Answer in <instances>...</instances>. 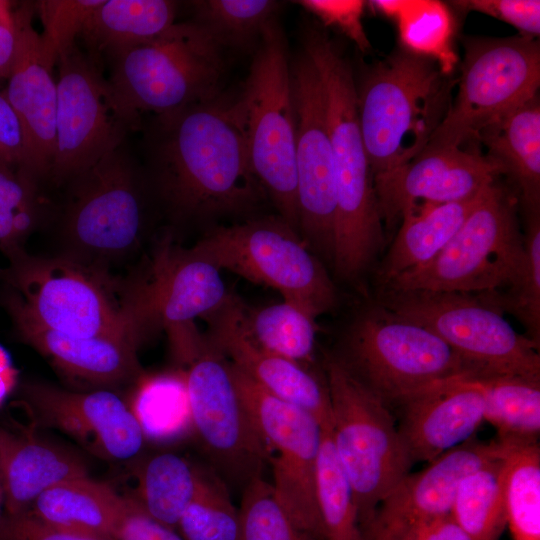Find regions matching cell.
I'll return each mask as SVG.
<instances>
[{"label":"cell","instance_id":"obj_45","mask_svg":"<svg viewBox=\"0 0 540 540\" xmlns=\"http://www.w3.org/2000/svg\"><path fill=\"white\" fill-rule=\"evenodd\" d=\"M306 10L314 14L325 26H331L349 37L362 51L370 48V42L362 25L365 7L360 0H303Z\"/></svg>","mask_w":540,"mask_h":540},{"label":"cell","instance_id":"obj_7","mask_svg":"<svg viewBox=\"0 0 540 540\" xmlns=\"http://www.w3.org/2000/svg\"><path fill=\"white\" fill-rule=\"evenodd\" d=\"M259 42L233 103L257 181L278 216L298 231L293 87L286 37L276 17L265 24Z\"/></svg>","mask_w":540,"mask_h":540},{"label":"cell","instance_id":"obj_14","mask_svg":"<svg viewBox=\"0 0 540 540\" xmlns=\"http://www.w3.org/2000/svg\"><path fill=\"white\" fill-rule=\"evenodd\" d=\"M229 369L267 447L277 500L300 529L323 540L316 490L322 426L310 413L268 393L230 363Z\"/></svg>","mask_w":540,"mask_h":540},{"label":"cell","instance_id":"obj_32","mask_svg":"<svg viewBox=\"0 0 540 540\" xmlns=\"http://www.w3.org/2000/svg\"><path fill=\"white\" fill-rule=\"evenodd\" d=\"M485 396V421L497 431L502 445L538 443L540 378L519 375L474 376Z\"/></svg>","mask_w":540,"mask_h":540},{"label":"cell","instance_id":"obj_26","mask_svg":"<svg viewBox=\"0 0 540 540\" xmlns=\"http://www.w3.org/2000/svg\"><path fill=\"white\" fill-rule=\"evenodd\" d=\"M83 476H88V468L75 451L29 427L19 431L0 423V486L6 517L28 512L45 490Z\"/></svg>","mask_w":540,"mask_h":540},{"label":"cell","instance_id":"obj_10","mask_svg":"<svg viewBox=\"0 0 540 540\" xmlns=\"http://www.w3.org/2000/svg\"><path fill=\"white\" fill-rule=\"evenodd\" d=\"M190 248L221 271L275 289L315 319L338 305L327 266L280 216L215 226Z\"/></svg>","mask_w":540,"mask_h":540},{"label":"cell","instance_id":"obj_11","mask_svg":"<svg viewBox=\"0 0 540 540\" xmlns=\"http://www.w3.org/2000/svg\"><path fill=\"white\" fill-rule=\"evenodd\" d=\"M516 203L495 181L432 261L398 275L382 289L480 294L510 288L524 261Z\"/></svg>","mask_w":540,"mask_h":540},{"label":"cell","instance_id":"obj_56","mask_svg":"<svg viewBox=\"0 0 540 540\" xmlns=\"http://www.w3.org/2000/svg\"><path fill=\"white\" fill-rule=\"evenodd\" d=\"M2 271H3V269H0V278H1V275H2Z\"/></svg>","mask_w":540,"mask_h":540},{"label":"cell","instance_id":"obj_53","mask_svg":"<svg viewBox=\"0 0 540 540\" xmlns=\"http://www.w3.org/2000/svg\"><path fill=\"white\" fill-rule=\"evenodd\" d=\"M0 26L16 29V11L13 10L11 1L0 0Z\"/></svg>","mask_w":540,"mask_h":540},{"label":"cell","instance_id":"obj_39","mask_svg":"<svg viewBox=\"0 0 540 540\" xmlns=\"http://www.w3.org/2000/svg\"><path fill=\"white\" fill-rule=\"evenodd\" d=\"M316 490L323 540H364L354 493L336 456L330 429H323Z\"/></svg>","mask_w":540,"mask_h":540},{"label":"cell","instance_id":"obj_36","mask_svg":"<svg viewBox=\"0 0 540 540\" xmlns=\"http://www.w3.org/2000/svg\"><path fill=\"white\" fill-rule=\"evenodd\" d=\"M132 389L127 402L145 440H174L192 427L185 372L156 376L143 374Z\"/></svg>","mask_w":540,"mask_h":540},{"label":"cell","instance_id":"obj_16","mask_svg":"<svg viewBox=\"0 0 540 540\" xmlns=\"http://www.w3.org/2000/svg\"><path fill=\"white\" fill-rule=\"evenodd\" d=\"M185 383L192 427L216 469L243 487L262 476L267 447L235 388L229 363L205 336Z\"/></svg>","mask_w":540,"mask_h":540},{"label":"cell","instance_id":"obj_48","mask_svg":"<svg viewBox=\"0 0 540 540\" xmlns=\"http://www.w3.org/2000/svg\"><path fill=\"white\" fill-rule=\"evenodd\" d=\"M4 540H114L67 530L26 512L6 517Z\"/></svg>","mask_w":540,"mask_h":540},{"label":"cell","instance_id":"obj_9","mask_svg":"<svg viewBox=\"0 0 540 540\" xmlns=\"http://www.w3.org/2000/svg\"><path fill=\"white\" fill-rule=\"evenodd\" d=\"M331 441L352 487L361 530L414 464L391 408L333 353L324 358Z\"/></svg>","mask_w":540,"mask_h":540},{"label":"cell","instance_id":"obj_49","mask_svg":"<svg viewBox=\"0 0 540 540\" xmlns=\"http://www.w3.org/2000/svg\"><path fill=\"white\" fill-rule=\"evenodd\" d=\"M127 498V513L119 528L116 539L185 540L176 529L154 520L144 512L135 500L130 497Z\"/></svg>","mask_w":540,"mask_h":540},{"label":"cell","instance_id":"obj_25","mask_svg":"<svg viewBox=\"0 0 540 540\" xmlns=\"http://www.w3.org/2000/svg\"><path fill=\"white\" fill-rule=\"evenodd\" d=\"M20 341L65 378L92 390L132 386L144 374L137 343L110 337H74L50 330L29 317L7 311Z\"/></svg>","mask_w":540,"mask_h":540},{"label":"cell","instance_id":"obj_8","mask_svg":"<svg viewBox=\"0 0 540 540\" xmlns=\"http://www.w3.org/2000/svg\"><path fill=\"white\" fill-rule=\"evenodd\" d=\"M338 348L333 354L391 410L437 383L475 376L434 332L379 304L352 318Z\"/></svg>","mask_w":540,"mask_h":540},{"label":"cell","instance_id":"obj_31","mask_svg":"<svg viewBox=\"0 0 540 540\" xmlns=\"http://www.w3.org/2000/svg\"><path fill=\"white\" fill-rule=\"evenodd\" d=\"M368 5L397 24L404 50L433 60L449 76L458 58L452 46L454 19L446 4L435 0H373Z\"/></svg>","mask_w":540,"mask_h":540},{"label":"cell","instance_id":"obj_24","mask_svg":"<svg viewBox=\"0 0 540 540\" xmlns=\"http://www.w3.org/2000/svg\"><path fill=\"white\" fill-rule=\"evenodd\" d=\"M396 408L398 430L413 463H429L469 441L485 421V396L474 376L437 383Z\"/></svg>","mask_w":540,"mask_h":540},{"label":"cell","instance_id":"obj_54","mask_svg":"<svg viewBox=\"0 0 540 540\" xmlns=\"http://www.w3.org/2000/svg\"><path fill=\"white\" fill-rule=\"evenodd\" d=\"M5 524H6V512H5L3 492L0 486V540H4Z\"/></svg>","mask_w":540,"mask_h":540},{"label":"cell","instance_id":"obj_28","mask_svg":"<svg viewBox=\"0 0 540 540\" xmlns=\"http://www.w3.org/2000/svg\"><path fill=\"white\" fill-rule=\"evenodd\" d=\"M485 190L466 200L419 205L405 211L378 270L381 287L398 275L432 261L463 225Z\"/></svg>","mask_w":540,"mask_h":540},{"label":"cell","instance_id":"obj_47","mask_svg":"<svg viewBox=\"0 0 540 540\" xmlns=\"http://www.w3.org/2000/svg\"><path fill=\"white\" fill-rule=\"evenodd\" d=\"M0 165L33 175L23 124L3 91H0Z\"/></svg>","mask_w":540,"mask_h":540},{"label":"cell","instance_id":"obj_29","mask_svg":"<svg viewBox=\"0 0 540 540\" xmlns=\"http://www.w3.org/2000/svg\"><path fill=\"white\" fill-rule=\"evenodd\" d=\"M517 185L528 212L539 211L540 104L538 95L483 128L476 137Z\"/></svg>","mask_w":540,"mask_h":540},{"label":"cell","instance_id":"obj_38","mask_svg":"<svg viewBox=\"0 0 540 540\" xmlns=\"http://www.w3.org/2000/svg\"><path fill=\"white\" fill-rule=\"evenodd\" d=\"M503 446L507 527L513 540H540L539 443Z\"/></svg>","mask_w":540,"mask_h":540},{"label":"cell","instance_id":"obj_42","mask_svg":"<svg viewBox=\"0 0 540 540\" xmlns=\"http://www.w3.org/2000/svg\"><path fill=\"white\" fill-rule=\"evenodd\" d=\"M524 237V261L512 286L501 292L480 293L502 313L512 314L526 336L540 341V219L530 212Z\"/></svg>","mask_w":540,"mask_h":540},{"label":"cell","instance_id":"obj_35","mask_svg":"<svg viewBox=\"0 0 540 540\" xmlns=\"http://www.w3.org/2000/svg\"><path fill=\"white\" fill-rule=\"evenodd\" d=\"M504 472L505 447L457 486L450 515L475 540H499L507 527Z\"/></svg>","mask_w":540,"mask_h":540},{"label":"cell","instance_id":"obj_43","mask_svg":"<svg viewBox=\"0 0 540 540\" xmlns=\"http://www.w3.org/2000/svg\"><path fill=\"white\" fill-rule=\"evenodd\" d=\"M238 512V540H315L291 520L262 476L243 487Z\"/></svg>","mask_w":540,"mask_h":540},{"label":"cell","instance_id":"obj_30","mask_svg":"<svg viewBox=\"0 0 540 540\" xmlns=\"http://www.w3.org/2000/svg\"><path fill=\"white\" fill-rule=\"evenodd\" d=\"M177 6L170 0H104L80 36L91 51L111 57L166 31L175 23Z\"/></svg>","mask_w":540,"mask_h":540},{"label":"cell","instance_id":"obj_20","mask_svg":"<svg viewBox=\"0 0 540 540\" xmlns=\"http://www.w3.org/2000/svg\"><path fill=\"white\" fill-rule=\"evenodd\" d=\"M503 451L497 440L470 439L409 472L379 502L362 529L364 540H408L422 526L450 514L460 480Z\"/></svg>","mask_w":540,"mask_h":540},{"label":"cell","instance_id":"obj_5","mask_svg":"<svg viewBox=\"0 0 540 540\" xmlns=\"http://www.w3.org/2000/svg\"><path fill=\"white\" fill-rule=\"evenodd\" d=\"M356 89L359 125L373 177L417 157L451 103L448 75L433 60L406 50L371 67Z\"/></svg>","mask_w":540,"mask_h":540},{"label":"cell","instance_id":"obj_22","mask_svg":"<svg viewBox=\"0 0 540 540\" xmlns=\"http://www.w3.org/2000/svg\"><path fill=\"white\" fill-rule=\"evenodd\" d=\"M244 301L230 292L224 303L202 319L208 324L205 339L273 396L310 413L323 429H331V406L325 378L307 366L266 351L248 334Z\"/></svg>","mask_w":540,"mask_h":540},{"label":"cell","instance_id":"obj_3","mask_svg":"<svg viewBox=\"0 0 540 540\" xmlns=\"http://www.w3.org/2000/svg\"><path fill=\"white\" fill-rule=\"evenodd\" d=\"M303 52L320 78L335 174V223L331 270L359 285L383 244L382 219L365 151L352 70L333 40L316 25L303 35Z\"/></svg>","mask_w":540,"mask_h":540},{"label":"cell","instance_id":"obj_46","mask_svg":"<svg viewBox=\"0 0 540 540\" xmlns=\"http://www.w3.org/2000/svg\"><path fill=\"white\" fill-rule=\"evenodd\" d=\"M453 5L489 15L518 29L522 36L540 34V1L538 0H462Z\"/></svg>","mask_w":540,"mask_h":540},{"label":"cell","instance_id":"obj_44","mask_svg":"<svg viewBox=\"0 0 540 540\" xmlns=\"http://www.w3.org/2000/svg\"><path fill=\"white\" fill-rule=\"evenodd\" d=\"M104 0H41L34 6L44 27L46 48L57 59L72 49L76 38Z\"/></svg>","mask_w":540,"mask_h":540},{"label":"cell","instance_id":"obj_51","mask_svg":"<svg viewBox=\"0 0 540 540\" xmlns=\"http://www.w3.org/2000/svg\"><path fill=\"white\" fill-rule=\"evenodd\" d=\"M17 50V32L0 26V79H7Z\"/></svg>","mask_w":540,"mask_h":540},{"label":"cell","instance_id":"obj_40","mask_svg":"<svg viewBox=\"0 0 540 540\" xmlns=\"http://www.w3.org/2000/svg\"><path fill=\"white\" fill-rule=\"evenodd\" d=\"M194 20L222 47L245 49L260 41L265 24L280 3L271 0H202L192 2Z\"/></svg>","mask_w":540,"mask_h":540},{"label":"cell","instance_id":"obj_17","mask_svg":"<svg viewBox=\"0 0 540 540\" xmlns=\"http://www.w3.org/2000/svg\"><path fill=\"white\" fill-rule=\"evenodd\" d=\"M290 69L296 119L298 232L331 269L335 174L321 82L305 52L290 63Z\"/></svg>","mask_w":540,"mask_h":540},{"label":"cell","instance_id":"obj_4","mask_svg":"<svg viewBox=\"0 0 540 540\" xmlns=\"http://www.w3.org/2000/svg\"><path fill=\"white\" fill-rule=\"evenodd\" d=\"M61 187L47 225L56 241L52 255L120 277L115 269L142 253L152 236L156 200L145 173L122 144Z\"/></svg>","mask_w":540,"mask_h":540},{"label":"cell","instance_id":"obj_21","mask_svg":"<svg viewBox=\"0 0 540 540\" xmlns=\"http://www.w3.org/2000/svg\"><path fill=\"white\" fill-rule=\"evenodd\" d=\"M502 167L487 155L457 148L423 150L408 163L373 177L382 221L392 226L419 205L472 198L493 184Z\"/></svg>","mask_w":540,"mask_h":540},{"label":"cell","instance_id":"obj_52","mask_svg":"<svg viewBox=\"0 0 540 540\" xmlns=\"http://www.w3.org/2000/svg\"><path fill=\"white\" fill-rule=\"evenodd\" d=\"M18 374L19 372L16 368L5 372H0V406L6 397L16 388L18 383Z\"/></svg>","mask_w":540,"mask_h":540},{"label":"cell","instance_id":"obj_15","mask_svg":"<svg viewBox=\"0 0 540 540\" xmlns=\"http://www.w3.org/2000/svg\"><path fill=\"white\" fill-rule=\"evenodd\" d=\"M57 63L56 138L48 183L61 187L121 146L131 127L92 56L75 45Z\"/></svg>","mask_w":540,"mask_h":540},{"label":"cell","instance_id":"obj_50","mask_svg":"<svg viewBox=\"0 0 540 540\" xmlns=\"http://www.w3.org/2000/svg\"><path fill=\"white\" fill-rule=\"evenodd\" d=\"M408 540H475L450 514L418 529Z\"/></svg>","mask_w":540,"mask_h":540},{"label":"cell","instance_id":"obj_12","mask_svg":"<svg viewBox=\"0 0 540 540\" xmlns=\"http://www.w3.org/2000/svg\"><path fill=\"white\" fill-rule=\"evenodd\" d=\"M378 304L444 340L480 375L540 378L539 343L481 294L382 289Z\"/></svg>","mask_w":540,"mask_h":540},{"label":"cell","instance_id":"obj_23","mask_svg":"<svg viewBox=\"0 0 540 540\" xmlns=\"http://www.w3.org/2000/svg\"><path fill=\"white\" fill-rule=\"evenodd\" d=\"M29 6L16 11L17 50L3 93L23 124L31 172L46 184L55 150L57 82L53 68L58 59L33 28Z\"/></svg>","mask_w":540,"mask_h":540},{"label":"cell","instance_id":"obj_55","mask_svg":"<svg viewBox=\"0 0 540 540\" xmlns=\"http://www.w3.org/2000/svg\"><path fill=\"white\" fill-rule=\"evenodd\" d=\"M114 540H134V539H126V538H123V539H114Z\"/></svg>","mask_w":540,"mask_h":540},{"label":"cell","instance_id":"obj_13","mask_svg":"<svg viewBox=\"0 0 540 540\" xmlns=\"http://www.w3.org/2000/svg\"><path fill=\"white\" fill-rule=\"evenodd\" d=\"M458 92L424 150L457 148L522 103L540 85V47L533 37H470Z\"/></svg>","mask_w":540,"mask_h":540},{"label":"cell","instance_id":"obj_41","mask_svg":"<svg viewBox=\"0 0 540 540\" xmlns=\"http://www.w3.org/2000/svg\"><path fill=\"white\" fill-rule=\"evenodd\" d=\"M177 529L185 540L239 539V512L220 476L199 469L194 497Z\"/></svg>","mask_w":540,"mask_h":540},{"label":"cell","instance_id":"obj_27","mask_svg":"<svg viewBox=\"0 0 540 540\" xmlns=\"http://www.w3.org/2000/svg\"><path fill=\"white\" fill-rule=\"evenodd\" d=\"M128 498L89 476L72 478L45 490L29 513L67 530L116 539Z\"/></svg>","mask_w":540,"mask_h":540},{"label":"cell","instance_id":"obj_18","mask_svg":"<svg viewBox=\"0 0 540 540\" xmlns=\"http://www.w3.org/2000/svg\"><path fill=\"white\" fill-rule=\"evenodd\" d=\"M17 397L34 431L58 430L93 456L111 462L132 461L142 451V428L128 402L113 390L72 391L24 381Z\"/></svg>","mask_w":540,"mask_h":540},{"label":"cell","instance_id":"obj_37","mask_svg":"<svg viewBox=\"0 0 540 540\" xmlns=\"http://www.w3.org/2000/svg\"><path fill=\"white\" fill-rule=\"evenodd\" d=\"M246 330L261 348L308 367L313 361L315 318L299 306L284 301L260 308L244 303Z\"/></svg>","mask_w":540,"mask_h":540},{"label":"cell","instance_id":"obj_19","mask_svg":"<svg viewBox=\"0 0 540 540\" xmlns=\"http://www.w3.org/2000/svg\"><path fill=\"white\" fill-rule=\"evenodd\" d=\"M152 268L159 327L167 332L176 360L188 365L204 341L194 320L218 309L230 292L221 270L190 247L175 243L170 230L153 248Z\"/></svg>","mask_w":540,"mask_h":540},{"label":"cell","instance_id":"obj_33","mask_svg":"<svg viewBox=\"0 0 540 540\" xmlns=\"http://www.w3.org/2000/svg\"><path fill=\"white\" fill-rule=\"evenodd\" d=\"M135 476L136 493L130 498L154 520L177 529L194 497L199 468L182 456L162 452L142 459L135 468Z\"/></svg>","mask_w":540,"mask_h":540},{"label":"cell","instance_id":"obj_6","mask_svg":"<svg viewBox=\"0 0 540 540\" xmlns=\"http://www.w3.org/2000/svg\"><path fill=\"white\" fill-rule=\"evenodd\" d=\"M222 49L192 20L174 23L111 56L108 82L131 129L143 112L163 115L216 98L224 70Z\"/></svg>","mask_w":540,"mask_h":540},{"label":"cell","instance_id":"obj_2","mask_svg":"<svg viewBox=\"0 0 540 540\" xmlns=\"http://www.w3.org/2000/svg\"><path fill=\"white\" fill-rule=\"evenodd\" d=\"M1 278L7 311L74 337H110L138 345L159 329L149 270L128 278L100 273L53 255L28 252Z\"/></svg>","mask_w":540,"mask_h":540},{"label":"cell","instance_id":"obj_1","mask_svg":"<svg viewBox=\"0 0 540 540\" xmlns=\"http://www.w3.org/2000/svg\"><path fill=\"white\" fill-rule=\"evenodd\" d=\"M147 142L145 175L172 233L182 225L245 214L266 198L233 101L216 97L157 115Z\"/></svg>","mask_w":540,"mask_h":540},{"label":"cell","instance_id":"obj_34","mask_svg":"<svg viewBox=\"0 0 540 540\" xmlns=\"http://www.w3.org/2000/svg\"><path fill=\"white\" fill-rule=\"evenodd\" d=\"M52 205L34 175L0 165V252L9 262L27 253L28 238L47 227Z\"/></svg>","mask_w":540,"mask_h":540}]
</instances>
